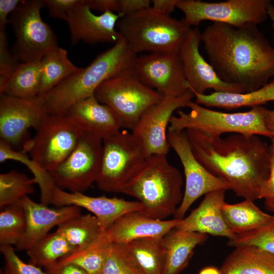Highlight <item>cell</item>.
Segmentation results:
<instances>
[{
    "label": "cell",
    "mask_w": 274,
    "mask_h": 274,
    "mask_svg": "<svg viewBox=\"0 0 274 274\" xmlns=\"http://www.w3.org/2000/svg\"><path fill=\"white\" fill-rule=\"evenodd\" d=\"M257 24L212 22L201 32L210 64L223 81L254 91L274 78V47Z\"/></svg>",
    "instance_id": "obj_1"
},
{
    "label": "cell",
    "mask_w": 274,
    "mask_h": 274,
    "mask_svg": "<svg viewBox=\"0 0 274 274\" xmlns=\"http://www.w3.org/2000/svg\"><path fill=\"white\" fill-rule=\"evenodd\" d=\"M185 131L194 156L209 172L225 181L237 196L260 199L271 155L259 135L232 133L222 139L195 129Z\"/></svg>",
    "instance_id": "obj_2"
},
{
    "label": "cell",
    "mask_w": 274,
    "mask_h": 274,
    "mask_svg": "<svg viewBox=\"0 0 274 274\" xmlns=\"http://www.w3.org/2000/svg\"><path fill=\"white\" fill-rule=\"evenodd\" d=\"M136 54L120 39L88 66L68 77L39 96L48 114L64 115L73 105L94 95L104 81L132 67Z\"/></svg>",
    "instance_id": "obj_3"
},
{
    "label": "cell",
    "mask_w": 274,
    "mask_h": 274,
    "mask_svg": "<svg viewBox=\"0 0 274 274\" xmlns=\"http://www.w3.org/2000/svg\"><path fill=\"white\" fill-rule=\"evenodd\" d=\"M183 178L179 170L168 161L166 155L149 157L141 170L121 193L141 203L139 212L149 218L165 220L174 215L181 204Z\"/></svg>",
    "instance_id": "obj_4"
},
{
    "label": "cell",
    "mask_w": 274,
    "mask_h": 274,
    "mask_svg": "<svg viewBox=\"0 0 274 274\" xmlns=\"http://www.w3.org/2000/svg\"><path fill=\"white\" fill-rule=\"evenodd\" d=\"M116 27L136 54L178 52L191 28L183 19L161 14L151 6L122 17Z\"/></svg>",
    "instance_id": "obj_5"
},
{
    "label": "cell",
    "mask_w": 274,
    "mask_h": 274,
    "mask_svg": "<svg viewBox=\"0 0 274 274\" xmlns=\"http://www.w3.org/2000/svg\"><path fill=\"white\" fill-rule=\"evenodd\" d=\"M187 107L190 109L188 113L178 111L177 116L172 117L168 130L195 129L211 136H221L225 133L261 135L270 138L271 136L265 123L266 108L262 106L233 113L213 110L192 100Z\"/></svg>",
    "instance_id": "obj_6"
},
{
    "label": "cell",
    "mask_w": 274,
    "mask_h": 274,
    "mask_svg": "<svg viewBox=\"0 0 274 274\" xmlns=\"http://www.w3.org/2000/svg\"><path fill=\"white\" fill-rule=\"evenodd\" d=\"M148 157L131 132L120 129L102 140V157L96 181L104 191L122 193L138 175Z\"/></svg>",
    "instance_id": "obj_7"
},
{
    "label": "cell",
    "mask_w": 274,
    "mask_h": 274,
    "mask_svg": "<svg viewBox=\"0 0 274 274\" xmlns=\"http://www.w3.org/2000/svg\"><path fill=\"white\" fill-rule=\"evenodd\" d=\"M94 96L111 108L119 117L122 127L132 130L142 114L159 103L163 95L142 83L132 67L101 83Z\"/></svg>",
    "instance_id": "obj_8"
},
{
    "label": "cell",
    "mask_w": 274,
    "mask_h": 274,
    "mask_svg": "<svg viewBox=\"0 0 274 274\" xmlns=\"http://www.w3.org/2000/svg\"><path fill=\"white\" fill-rule=\"evenodd\" d=\"M23 151L43 169L50 172L72 153L83 131L65 115L48 114Z\"/></svg>",
    "instance_id": "obj_9"
},
{
    "label": "cell",
    "mask_w": 274,
    "mask_h": 274,
    "mask_svg": "<svg viewBox=\"0 0 274 274\" xmlns=\"http://www.w3.org/2000/svg\"><path fill=\"white\" fill-rule=\"evenodd\" d=\"M42 1H22L9 18L16 41L11 51L20 63L40 61L58 47L51 27L42 20Z\"/></svg>",
    "instance_id": "obj_10"
},
{
    "label": "cell",
    "mask_w": 274,
    "mask_h": 274,
    "mask_svg": "<svg viewBox=\"0 0 274 274\" xmlns=\"http://www.w3.org/2000/svg\"><path fill=\"white\" fill-rule=\"evenodd\" d=\"M269 0H227L207 2L199 0H178L176 8L183 12L184 21L190 27L203 21L240 26L257 25L268 18Z\"/></svg>",
    "instance_id": "obj_11"
},
{
    "label": "cell",
    "mask_w": 274,
    "mask_h": 274,
    "mask_svg": "<svg viewBox=\"0 0 274 274\" xmlns=\"http://www.w3.org/2000/svg\"><path fill=\"white\" fill-rule=\"evenodd\" d=\"M102 151V140L83 132L70 155L49 172L54 185L70 192L83 193L96 182Z\"/></svg>",
    "instance_id": "obj_12"
},
{
    "label": "cell",
    "mask_w": 274,
    "mask_h": 274,
    "mask_svg": "<svg viewBox=\"0 0 274 274\" xmlns=\"http://www.w3.org/2000/svg\"><path fill=\"white\" fill-rule=\"evenodd\" d=\"M170 147L179 157L185 178L182 201L174 214L175 219H183L191 206L199 197L212 191L229 190L227 182L209 172L194 156L185 130H167Z\"/></svg>",
    "instance_id": "obj_13"
},
{
    "label": "cell",
    "mask_w": 274,
    "mask_h": 274,
    "mask_svg": "<svg viewBox=\"0 0 274 274\" xmlns=\"http://www.w3.org/2000/svg\"><path fill=\"white\" fill-rule=\"evenodd\" d=\"M132 70L142 83L163 96H179L190 90L179 51L136 56Z\"/></svg>",
    "instance_id": "obj_14"
},
{
    "label": "cell",
    "mask_w": 274,
    "mask_h": 274,
    "mask_svg": "<svg viewBox=\"0 0 274 274\" xmlns=\"http://www.w3.org/2000/svg\"><path fill=\"white\" fill-rule=\"evenodd\" d=\"M195 97L190 89L179 96H164L159 103L141 116L131 132L141 143L146 155H166L170 148L167 139L170 120L177 109L187 107Z\"/></svg>",
    "instance_id": "obj_15"
},
{
    "label": "cell",
    "mask_w": 274,
    "mask_h": 274,
    "mask_svg": "<svg viewBox=\"0 0 274 274\" xmlns=\"http://www.w3.org/2000/svg\"><path fill=\"white\" fill-rule=\"evenodd\" d=\"M48 114L41 98H20L1 94V141L11 147L23 146L30 128L36 129Z\"/></svg>",
    "instance_id": "obj_16"
},
{
    "label": "cell",
    "mask_w": 274,
    "mask_h": 274,
    "mask_svg": "<svg viewBox=\"0 0 274 274\" xmlns=\"http://www.w3.org/2000/svg\"><path fill=\"white\" fill-rule=\"evenodd\" d=\"M201 35L198 27L191 28L179 50L189 88L199 94L210 89L214 92L244 93L241 86L222 81L203 58L199 51Z\"/></svg>",
    "instance_id": "obj_17"
},
{
    "label": "cell",
    "mask_w": 274,
    "mask_h": 274,
    "mask_svg": "<svg viewBox=\"0 0 274 274\" xmlns=\"http://www.w3.org/2000/svg\"><path fill=\"white\" fill-rule=\"evenodd\" d=\"M50 203L57 207L73 206L87 210L97 218L103 231L123 215L143 210L142 205L138 201L104 195L91 196L82 192L66 191L56 186L53 190Z\"/></svg>",
    "instance_id": "obj_18"
},
{
    "label": "cell",
    "mask_w": 274,
    "mask_h": 274,
    "mask_svg": "<svg viewBox=\"0 0 274 274\" xmlns=\"http://www.w3.org/2000/svg\"><path fill=\"white\" fill-rule=\"evenodd\" d=\"M122 16L111 12H106L99 15L93 13L83 0L68 12L67 22L72 44L82 41L93 44L97 43H116L121 36L115 28Z\"/></svg>",
    "instance_id": "obj_19"
},
{
    "label": "cell",
    "mask_w": 274,
    "mask_h": 274,
    "mask_svg": "<svg viewBox=\"0 0 274 274\" xmlns=\"http://www.w3.org/2000/svg\"><path fill=\"white\" fill-rule=\"evenodd\" d=\"M21 204L25 214L26 226L24 234L15 246L17 250H29L54 227L81 214L79 207L50 208L47 204L33 201L28 196L21 200Z\"/></svg>",
    "instance_id": "obj_20"
},
{
    "label": "cell",
    "mask_w": 274,
    "mask_h": 274,
    "mask_svg": "<svg viewBox=\"0 0 274 274\" xmlns=\"http://www.w3.org/2000/svg\"><path fill=\"white\" fill-rule=\"evenodd\" d=\"M64 115L82 131L102 140L122 128L114 111L99 102L94 95L73 105Z\"/></svg>",
    "instance_id": "obj_21"
},
{
    "label": "cell",
    "mask_w": 274,
    "mask_h": 274,
    "mask_svg": "<svg viewBox=\"0 0 274 274\" xmlns=\"http://www.w3.org/2000/svg\"><path fill=\"white\" fill-rule=\"evenodd\" d=\"M226 191L220 189L206 194L199 205L181 219L176 228L232 239L235 235L226 225L222 213Z\"/></svg>",
    "instance_id": "obj_22"
},
{
    "label": "cell",
    "mask_w": 274,
    "mask_h": 274,
    "mask_svg": "<svg viewBox=\"0 0 274 274\" xmlns=\"http://www.w3.org/2000/svg\"><path fill=\"white\" fill-rule=\"evenodd\" d=\"M181 220L155 219L133 212L120 217L105 232L112 243L126 244L143 237H163Z\"/></svg>",
    "instance_id": "obj_23"
},
{
    "label": "cell",
    "mask_w": 274,
    "mask_h": 274,
    "mask_svg": "<svg viewBox=\"0 0 274 274\" xmlns=\"http://www.w3.org/2000/svg\"><path fill=\"white\" fill-rule=\"evenodd\" d=\"M208 234L173 229L163 236L165 261L162 274H178L185 269L196 247L204 243Z\"/></svg>",
    "instance_id": "obj_24"
},
{
    "label": "cell",
    "mask_w": 274,
    "mask_h": 274,
    "mask_svg": "<svg viewBox=\"0 0 274 274\" xmlns=\"http://www.w3.org/2000/svg\"><path fill=\"white\" fill-rule=\"evenodd\" d=\"M220 271L221 274H274V254L254 247H236Z\"/></svg>",
    "instance_id": "obj_25"
},
{
    "label": "cell",
    "mask_w": 274,
    "mask_h": 274,
    "mask_svg": "<svg viewBox=\"0 0 274 274\" xmlns=\"http://www.w3.org/2000/svg\"><path fill=\"white\" fill-rule=\"evenodd\" d=\"M196 102L207 107L227 110L244 107L251 108L274 101V79L252 92L233 93L213 92L209 94L194 93Z\"/></svg>",
    "instance_id": "obj_26"
},
{
    "label": "cell",
    "mask_w": 274,
    "mask_h": 274,
    "mask_svg": "<svg viewBox=\"0 0 274 274\" xmlns=\"http://www.w3.org/2000/svg\"><path fill=\"white\" fill-rule=\"evenodd\" d=\"M222 213L226 225L234 235L258 229L274 217L263 212L250 199L235 204L225 202Z\"/></svg>",
    "instance_id": "obj_27"
},
{
    "label": "cell",
    "mask_w": 274,
    "mask_h": 274,
    "mask_svg": "<svg viewBox=\"0 0 274 274\" xmlns=\"http://www.w3.org/2000/svg\"><path fill=\"white\" fill-rule=\"evenodd\" d=\"M143 274H162L165 250L163 237H143L125 244Z\"/></svg>",
    "instance_id": "obj_28"
},
{
    "label": "cell",
    "mask_w": 274,
    "mask_h": 274,
    "mask_svg": "<svg viewBox=\"0 0 274 274\" xmlns=\"http://www.w3.org/2000/svg\"><path fill=\"white\" fill-rule=\"evenodd\" d=\"M41 61L20 63L0 92L20 98L39 96L41 83Z\"/></svg>",
    "instance_id": "obj_29"
},
{
    "label": "cell",
    "mask_w": 274,
    "mask_h": 274,
    "mask_svg": "<svg viewBox=\"0 0 274 274\" xmlns=\"http://www.w3.org/2000/svg\"><path fill=\"white\" fill-rule=\"evenodd\" d=\"M41 83L39 96H41L63 80L81 68L69 59L67 51L57 47L49 51L41 60Z\"/></svg>",
    "instance_id": "obj_30"
},
{
    "label": "cell",
    "mask_w": 274,
    "mask_h": 274,
    "mask_svg": "<svg viewBox=\"0 0 274 274\" xmlns=\"http://www.w3.org/2000/svg\"><path fill=\"white\" fill-rule=\"evenodd\" d=\"M75 251V249L57 230L49 233L27 250L29 263L48 268Z\"/></svg>",
    "instance_id": "obj_31"
},
{
    "label": "cell",
    "mask_w": 274,
    "mask_h": 274,
    "mask_svg": "<svg viewBox=\"0 0 274 274\" xmlns=\"http://www.w3.org/2000/svg\"><path fill=\"white\" fill-rule=\"evenodd\" d=\"M75 248V251L94 243L104 232L92 214L77 216L61 224L57 229Z\"/></svg>",
    "instance_id": "obj_32"
},
{
    "label": "cell",
    "mask_w": 274,
    "mask_h": 274,
    "mask_svg": "<svg viewBox=\"0 0 274 274\" xmlns=\"http://www.w3.org/2000/svg\"><path fill=\"white\" fill-rule=\"evenodd\" d=\"M113 243L105 231L91 245L77 250L58 262L74 264L88 274H100Z\"/></svg>",
    "instance_id": "obj_33"
},
{
    "label": "cell",
    "mask_w": 274,
    "mask_h": 274,
    "mask_svg": "<svg viewBox=\"0 0 274 274\" xmlns=\"http://www.w3.org/2000/svg\"><path fill=\"white\" fill-rule=\"evenodd\" d=\"M8 160L19 161L25 164L32 172L33 178L39 185L41 191V202L48 205L53 190L56 186L48 172L43 169L27 155L23 151H17L2 141H0V162Z\"/></svg>",
    "instance_id": "obj_34"
},
{
    "label": "cell",
    "mask_w": 274,
    "mask_h": 274,
    "mask_svg": "<svg viewBox=\"0 0 274 274\" xmlns=\"http://www.w3.org/2000/svg\"><path fill=\"white\" fill-rule=\"evenodd\" d=\"M35 178L16 170L0 175V208L21 202L25 196L35 191Z\"/></svg>",
    "instance_id": "obj_35"
},
{
    "label": "cell",
    "mask_w": 274,
    "mask_h": 274,
    "mask_svg": "<svg viewBox=\"0 0 274 274\" xmlns=\"http://www.w3.org/2000/svg\"><path fill=\"white\" fill-rule=\"evenodd\" d=\"M26 226L25 214L21 202L1 208V246H16L24 234Z\"/></svg>",
    "instance_id": "obj_36"
},
{
    "label": "cell",
    "mask_w": 274,
    "mask_h": 274,
    "mask_svg": "<svg viewBox=\"0 0 274 274\" xmlns=\"http://www.w3.org/2000/svg\"><path fill=\"white\" fill-rule=\"evenodd\" d=\"M100 274H143L125 244L113 243Z\"/></svg>",
    "instance_id": "obj_37"
},
{
    "label": "cell",
    "mask_w": 274,
    "mask_h": 274,
    "mask_svg": "<svg viewBox=\"0 0 274 274\" xmlns=\"http://www.w3.org/2000/svg\"><path fill=\"white\" fill-rule=\"evenodd\" d=\"M234 248L239 246L256 247L274 254V217L266 225L256 230L235 235L227 242Z\"/></svg>",
    "instance_id": "obj_38"
},
{
    "label": "cell",
    "mask_w": 274,
    "mask_h": 274,
    "mask_svg": "<svg viewBox=\"0 0 274 274\" xmlns=\"http://www.w3.org/2000/svg\"><path fill=\"white\" fill-rule=\"evenodd\" d=\"M0 251L5 262L0 274H48L40 267L24 262L11 246H1Z\"/></svg>",
    "instance_id": "obj_39"
},
{
    "label": "cell",
    "mask_w": 274,
    "mask_h": 274,
    "mask_svg": "<svg viewBox=\"0 0 274 274\" xmlns=\"http://www.w3.org/2000/svg\"><path fill=\"white\" fill-rule=\"evenodd\" d=\"M20 63L8 48L6 29H0V92Z\"/></svg>",
    "instance_id": "obj_40"
},
{
    "label": "cell",
    "mask_w": 274,
    "mask_h": 274,
    "mask_svg": "<svg viewBox=\"0 0 274 274\" xmlns=\"http://www.w3.org/2000/svg\"><path fill=\"white\" fill-rule=\"evenodd\" d=\"M79 0H43L49 13L52 17L66 21L71 10L78 3Z\"/></svg>",
    "instance_id": "obj_41"
},
{
    "label": "cell",
    "mask_w": 274,
    "mask_h": 274,
    "mask_svg": "<svg viewBox=\"0 0 274 274\" xmlns=\"http://www.w3.org/2000/svg\"><path fill=\"white\" fill-rule=\"evenodd\" d=\"M118 13L123 17L131 15L142 9L150 7V0H118Z\"/></svg>",
    "instance_id": "obj_42"
},
{
    "label": "cell",
    "mask_w": 274,
    "mask_h": 274,
    "mask_svg": "<svg viewBox=\"0 0 274 274\" xmlns=\"http://www.w3.org/2000/svg\"><path fill=\"white\" fill-rule=\"evenodd\" d=\"M22 1L0 0V29H6L8 16L19 6Z\"/></svg>",
    "instance_id": "obj_43"
},
{
    "label": "cell",
    "mask_w": 274,
    "mask_h": 274,
    "mask_svg": "<svg viewBox=\"0 0 274 274\" xmlns=\"http://www.w3.org/2000/svg\"><path fill=\"white\" fill-rule=\"evenodd\" d=\"M84 3L91 9L100 11L102 13L111 12L118 13V0H83Z\"/></svg>",
    "instance_id": "obj_44"
},
{
    "label": "cell",
    "mask_w": 274,
    "mask_h": 274,
    "mask_svg": "<svg viewBox=\"0 0 274 274\" xmlns=\"http://www.w3.org/2000/svg\"><path fill=\"white\" fill-rule=\"evenodd\" d=\"M48 274H88L80 267L70 263L57 262L51 267L45 269Z\"/></svg>",
    "instance_id": "obj_45"
},
{
    "label": "cell",
    "mask_w": 274,
    "mask_h": 274,
    "mask_svg": "<svg viewBox=\"0 0 274 274\" xmlns=\"http://www.w3.org/2000/svg\"><path fill=\"white\" fill-rule=\"evenodd\" d=\"M260 197V199L274 197V156H271L269 174L262 187Z\"/></svg>",
    "instance_id": "obj_46"
},
{
    "label": "cell",
    "mask_w": 274,
    "mask_h": 274,
    "mask_svg": "<svg viewBox=\"0 0 274 274\" xmlns=\"http://www.w3.org/2000/svg\"><path fill=\"white\" fill-rule=\"evenodd\" d=\"M178 0H153L151 7L156 11L166 15H170L175 8Z\"/></svg>",
    "instance_id": "obj_47"
},
{
    "label": "cell",
    "mask_w": 274,
    "mask_h": 274,
    "mask_svg": "<svg viewBox=\"0 0 274 274\" xmlns=\"http://www.w3.org/2000/svg\"><path fill=\"white\" fill-rule=\"evenodd\" d=\"M264 120L266 127L271 134V144L269 146L271 156H274V109L269 110L266 108Z\"/></svg>",
    "instance_id": "obj_48"
},
{
    "label": "cell",
    "mask_w": 274,
    "mask_h": 274,
    "mask_svg": "<svg viewBox=\"0 0 274 274\" xmlns=\"http://www.w3.org/2000/svg\"><path fill=\"white\" fill-rule=\"evenodd\" d=\"M199 274H221L220 269L213 266H208L202 268Z\"/></svg>",
    "instance_id": "obj_49"
},
{
    "label": "cell",
    "mask_w": 274,
    "mask_h": 274,
    "mask_svg": "<svg viewBox=\"0 0 274 274\" xmlns=\"http://www.w3.org/2000/svg\"><path fill=\"white\" fill-rule=\"evenodd\" d=\"M267 14L271 22V26L274 29V5L271 2L267 7Z\"/></svg>",
    "instance_id": "obj_50"
},
{
    "label": "cell",
    "mask_w": 274,
    "mask_h": 274,
    "mask_svg": "<svg viewBox=\"0 0 274 274\" xmlns=\"http://www.w3.org/2000/svg\"><path fill=\"white\" fill-rule=\"evenodd\" d=\"M265 207L267 210L274 212V197L265 199Z\"/></svg>",
    "instance_id": "obj_51"
}]
</instances>
